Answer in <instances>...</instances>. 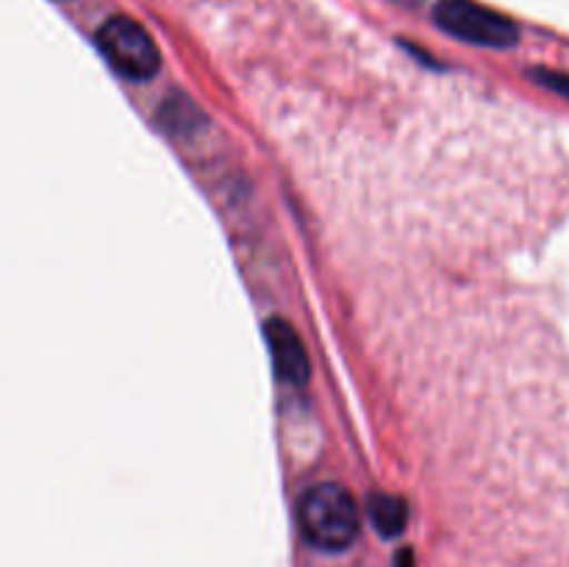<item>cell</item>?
<instances>
[{"label": "cell", "instance_id": "277c9868", "mask_svg": "<svg viewBox=\"0 0 569 567\" xmlns=\"http://www.w3.org/2000/svg\"><path fill=\"white\" fill-rule=\"evenodd\" d=\"M267 345H270L272 367H276V376L283 384H300L309 381V354H306V345L300 339V334L289 326L287 320H270L264 328Z\"/></svg>", "mask_w": 569, "mask_h": 567}, {"label": "cell", "instance_id": "52a82bcc", "mask_svg": "<svg viewBox=\"0 0 569 567\" xmlns=\"http://www.w3.org/2000/svg\"><path fill=\"white\" fill-rule=\"evenodd\" d=\"M398 567H415V559H411V550H403L398 556Z\"/></svg>", "mask_w": 569, "mask_h": 567}, {"label": "cell", "instance_id": "8992f818", "mask_svg": "<svg viewBox=\"0 0 569 567\" xmlns=\"http://www.w3.org/2000/svg\"><path fill=\"white\" fill-rule=\"evenodd\" d=\"M533 78H537L539 83H542V87H548V89H553V92H559V94H565V98H569V72H559V70H533L531 72Z\"/></svg>", "mask_w": 569, "mask_h": 567}, {"label": "cell", "instance_id": "6da1fadb", "mask_svg": "<svg viewBox=\"0 0 569 567\" xmlns=\"http://www.w3.org/2000/svg\"><path fill=\"white\" fill-rule=\"evenodd\" d=\"M298 526L309 545L320 550H345L359 537V506L339 484H315L298 504Z\"/></svg>", "mask_w": 569, "mask_h": 567}, {"label": "cell", "instance_id": "ba28073f", "mask_svg": "<svg viewBox=\"0 0 569 567\" xmlns=\"http://www.w3.org/2000/svg\"><path fill=\"white\" fill-rule=\"evenodd\" d=\"M398 3H406V6H411V3H417V0H398Z\"/></svg>", "mask_w": 569, "mask_h": 567}, {"label": "cell", "instance_id": "5b68a950", "mask_svg": "<svg viewBox=\"0 0 569 567\" xmlns=\"http://www.w3.org/2000/svg\"><path fill=\"white\" fill-rule=\"evenodd\" d=\"M370 517L383 537H398V534H403L406 523H409V509L400 498L381 493L370 498Z\"/></svg>", "mask_w": 569, "mask_h": 567}, {"label": "cell", "instance_id": "7a4b0ae2", "mask_svg": "<svg viewBox=\"0 0 569 567\" xmlns=\"http://www.w3.org/2000/svg\"><path fill=\"white\" fill-rule=\"evenodd\" d=\"M98 50L103 59L114 67L120 76L133 78V81H148L159 72L161 53L156 48L153 37L139 26L133 17L117 14L106 20L94 33Z\"/></svg>", "mask_w": 569, "mask_h": 567}, {"label": "cell", "instance_id": "3957f363", "mask_svg": "<svg viewBox=\"0 0 569 567\" xmlns=\"http://www.w3.org/2000/svg\"><path fill=\"white\" fill-rule=\"evenodd\" d=\"M437 26L445 28L450 37L483 48H511L520 39L515 20L476 0H439Z\"/></svg>", "mask_w": 569, "mask_h": 567}]
</instances>
